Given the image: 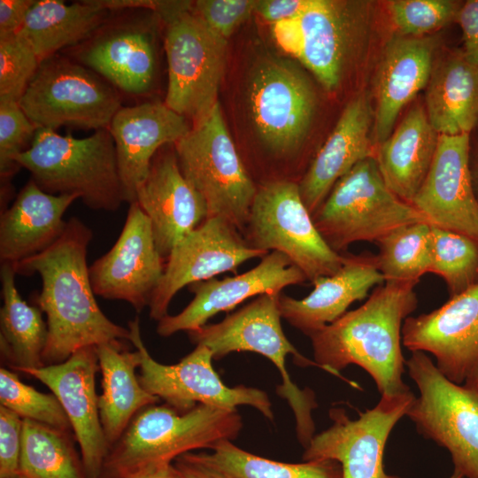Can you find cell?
<instances>
[{
  "instance_id": "cell-49",
  "label": "cell",
  "mask_w": 478,
  "mask_h": 478,
  "mask_svg": "<svg viewBox=\"0 0 478 478\" xmlns=\"http://www.w3.org/2000/svg\"><path fill=\"white\" fill-rule=\"evenodd\" d=\"M122 478H181L173 463H164Z\"/></svg>"
},
{
  "instance_id": "cell-35",
  "label": "cell",
  "mask_w": 478,
  "mask_h": 478,
  "mask_svg": "<svg viewBox=\"0 0 478 478\" xmlns=\"http://www.w3.org/2000/svg\"><path fill=\"white\" fill-rule=\"evenodd\" d=\"M211 450V453L192 451V454L230 478H343L342 466L335 460L278 462L243 451L230 440L220 441Z\"/></svg>"
},
{
  "instance_id": "cell-30",
  "label": "cell",
  "mask_w": 478,
  "mask_h": 478,
  "mask_svg": "<svg viewBox=\"0 0 478 478\" xmlns=\"http://www.w3.org/2000/svg\"><path fill=\"white\" fill-rule=\"evenodd\" d=\"M425 100L428 120L439 135H471L478 126V66L461 48L433 68Z\"/></svg>"
},
{
  "instance_id": "cell-26",
  "label": "cell",
  "mask_w": 478,
  "mask_h": 478,
  "mask_svg": "<svg viewBox=\"0 0 478 478\" xmlns=\"http://www.w3.org/2000/svg\"><path fill=\"white\" fill-rule=\"evenodd\" d=\"M385 282L376 267L374 255L345 253L342 268L329 276L316 279L312 291L302 299L281 294V317L306 335L328 325L369 290Z\"/></svg>"
},
{
  "instance_id": "cell-41",
  "label": "cell",
  "mask_w": 478,
  "mask_h": 478,
  "mask_svg": "<svg viewBox=\"0 0 478 478\" xmlns=\"http://www.w3.org/2000/svg\"><path fill=\"white\" fill-rule=\"evenodd\" d=\"M41 62L18 35L0 39V101L19 102Z\"/></svg>"
},
{
  "instance_id": "cell-32",
  "label": "cell",
  "mask_w": 478,
  "mask_h": 478,
  "mask_svg": "<svg viewBox=\"0 0 478 478\" xmlns=\"http://www.w3.org/2000/svg\"><path fill=\"white\" fill-rule=\"evenodd\" d=\"M108 12L97 0L71 4L58 0L35 1L17 35L42 62L58 50L92 37L101 28Z\"/></svg>"
},
{
  "instance_id": "cell-14",
  "label": "cell",
  "mask_w": 478,
  "mask_h": 478,
  "mask_svg": "<svg viewBox=\"0 0 478 478\" xmlns=\"http://www.w3.org/2000/svg\"><path fill=\"white\" fill-rule=\"evenodd\" d=\"M412 391L382 394L377 405L351 420L345 409L331 408L333 424L312 437L305 461L331 459L340 463L343 478H401L384 470L383 453L391 430L406 415Z\"/></svg>"
},
{
  "instance_id": "cell-21",
  "label": "cell",
  "mask_w": 478,
  "mask_h": 478,
  "mask_svg": "<svg viewBox=\"0 0 478 478\" xmlns=\"http://www.w3.org/2000/svg\"><path fill=\"white\" fill-rule=\"evenodd\" d=\"M470 136L439 135L431 166L412 205L432 226L478 240V204L469 173Z\"/></svg>"
},
{
  "instance_id": "cell-2",
  "label": "cell",
  "mask_w": 478,
  "mask_h": 478,
  "mask_svg": "<svg viewBox=\"0 0 478 478\" xmlns=\"http://www.w3.org/2000/svg\"><path fill=\"white\" fill-rule=\"evenodd\" d=\"M416 284L385 281L362 305L308 335L314 361L344 381L341 370L350 365L362 367L381 395L412 391L402 378L405 360L401 331L405 320L418 305Z\"/></svg>"
},
{
  "instance_id": "cell-33",
  "label": "cell",
  "mask_w": 478,
  "mask_h": 478,
  "mask_svg": "<svg viewBox=\"0 0 478 478\" xmlns=\"http://www.w3.org/2000/svg\"><path fill=\"white\" fill-rule=\"evenodd\" d=\"M15 275L12 265L1 264L0 351L5 365L21 372L44 366L42 353L48 328L42 310L27 304L19 295Z\"/></svg>"
},
{
  "instance_id": "cell-48",
  "label": "cell",
  "mask_w": 478,
  "mask_h": 478,
  "mask_svg": "<svg viewBox=\"0 0 478 478\" xmlns=\"http://www.w3.org/2000/svg\"><path fill=\"white\" fill-rule=\"evenodd\" d=\"M173 464L181 478H230L197 460L192 451L181 455Z\"/></svg>"
},
{
  "instance_id": "cell-28",
  "label": "cell",
  "mask_w": 478,
  "mask_h": 478,
  "mask_svg": "<svg viewBox=\"0 0 478 478\" xmlns=\"http://www.w3.org/2000/svg\"><path fill=\"white\" fill-rule=\"evenodd\" d=\"M78 197L51 195L31 179L1 212L0 261L14 265L52 245L66 225L65 212Z\"/></svg>"
},
{
  "instance_id": "cell-37",
  "label": "cell",
  "mask_w": 478,
  "mask_h": 478,
  "mask_svg": "<svg viewBox=\"0 0 478 478\" xmlns=\"http://www.w3.org/2000/svg\"><path fill=\"white\" fill-rule=\"evenodd\" d=\"M433 261L430 273L445 281L450 297L478 283V240L432 226Z\"/></svg>"
},
{
  "instance_id": "cell-6",
  "label": "cell",
  "mask_w": 478,
  "mask_h": 478,
  "mask_svg": "<svg viewBox=\"0 0 478 478\" xmlns=\"http://www.w3.org/2000/svg\"><path fill=\"white\" fill-rule=\"evenodd\" d=\"M312 218L327 244L339 254L356 242L376 243L399 227L429 223L389 189L375 157L359 161L340 178Z\"/></svg>"
},
{
  "instance_id": "cell-20",
  "label": "cell",
  "mask_w": 478,
  "mask_h": 478,
  "mask_svg": "<svg viewBox=\"0 0 478 478\" xmlns=\"http://www.w3.org/2000/svg\"><path fill=\"white\" fill-rule=\"evenodd\" d=\"M251 270L222 280L212 278L190 284L191 302L178 314L158 320L157 333L168 337L180 331H193L206 325L220 312L233 310L250 297L281 293L290 285L307 281L303 272L281 252L271 251Z\"/></svg>"
},
{
  "instance_id": "cell-23",
  "label": "cell",
  "mask_w": 478,
  "mask_h": 478,
  "mask_svg": "<svg viewBox=\"0 0 478 478\" xmlns=\"http://www.w3.org/2000/svg\"><path fill=\"white\" fill-rule=\"evenodd\" d=\"M189 120L165 103L145 102L121 107L109 126L112 136L125 202H135L155 154L174 144L191 129Z\"/></svg>"
},
{
  "instance_id": "cell-36",
  "label": "cell",
  "mask_w": 478,
  "mask_h": 478,
  "mask_svg": "<svg viewBox=\"0 0 478 478\" xmlns=\"http://www.w3.org/2000/svg\"><path fill=\"white\" fill-rule=\"evenodd\" d=\"M377 269L385 281L414 282L430 273L433 261L431 224L418 222L399 227L376 243Z\"/></svg>"
},
{
  "instance_id": "cell-12",
  "label": "cell",
  "mask_w": 478,
  "mask_h": 478,
  "mask_svg": "<svg viewBox=\"0 0 478 478\" xmlns=\"http://www.w3.org/2000/svg\"><path fill=\"white\" fill-rule=\"evenodd\" d=\"M129 341L140 354L139 382L152 396L180 412L197 405L236 409L245 405L256 408L269 420L274 419L271 402L266 392L255 388L226 386L212 367L213 356L198 344L174 365L156 361L144 345L139 317L128 322Z\"/></svg>"
},
{
  "instance_id": "cell-7",
  "label": "cell",
  "mask_w": 478,
  "mask_h": 478,
  "mask_svg": "<svg viewBox=\"0 0 478 478\" xmlns=\"http://www.w3.org/2000/svg\"><path fill=\"white\" fill-rule=\"evenodd\" d=\"M173 147L183 176L206 204L208 218H222L242 234L258 185L229 135L219 102Z\"/></svg>"
},
{
  "instance_id": "cell-51",
  "label": "cell",
  "mask_w": 478,
  "mask_h": 478,
  "mask_svg": "<svg viewBox=\"0 0 478 478\" xmlns=\"http://www.w3.org/2000/svg\"><path fill=\"white\" fill-rule=\"evenodd\" d=\"M449 478H464V476L456 470H453L451 475Z\"/></svg>"
},
{
  "instance_id": "cell-13",
  "label": "cell",
  "mask_w": 478,
  "mask_h": 478,
  "mask_svg": "<svg viewBox=\"0 0 478 478\" xmlns=\"http://www.w3.org/2000/svg\"><path fill=\"white\" fill-rule=\"evenodd\" d=\"M251 116L261 142L278 158L295 156L309 132L316 94L308 77L293 63L261 60L248 85Z\"/></svg>"
},
{
  "instance_id": "cell-27",
  "label": "cell",
  "mask_w": 478,
  "mask_h": 478,
  "mask_svg": "<svg viewBox=\"0 0 478 478\" xmlns=\"http://www.w3.org/2000/svg\"><path fill=\"white\" fill-rule=\"evenodd\" d=\"M436 42L428 36L399 35L387 45L377 72L373 130L381 144L394 130L405 106L427 87Z\"/></svg>"
},
{
  "instance_id": "cell-44",
  "label": "cell",
  "mask_w": 478,
  "mask_h": 478,
  "mask_svg": "<svg viewBox=\"0 0 478 478\" xmlns=\"http://www.w3.org/2000/svg\"><path fill=\"white\" fill-rule=\"evenodd\" d=\"M462 34L461 50L478 66V0L463 2L457 16Z\"/></svg>"
},
{
  "instance_id": "cell-50",
  "label": "cell",
  "mask_w": 478,
  "mask_h": 478,
  "mask_svg": "<svg viewBox=\"0 0 478 478\" xmlns=\"http://www.w3.org/2000/svg\"><path fill=\"white\" fill-rule=\"evenodd\" d=\"M469 173L472 189L478 204V137L475 142L473 143L470 136Z\"/></svg>"
},
{
  "instance_id": "cell-4",
  "label": "cell",
  "mask_w": 478,
  "mask_h": 478,
  "mask_svg": "<svg viewBox=\"0 0 478 478\" xmlns=\"http://www.w3.org/2000/svg\"><path fill=\"white\" fill-rule=\"evenodd\" d=\"M16 162L43 191L76 196L92 210L116 212L125 202L109 128L85 138L37 128Z\"/></svg>"
},
{
  "instance_id": "cell-19",
  "label": "cell",
  "mask_w": 478,
  "mask_h": 478,
  "mask_svg": "<svg viewBox=\"0 0 478 478\" xmlns=\"http://www.w3.org/2000/svg\"><path fill=\"white\" fill-rule=\"evenodd\" d=\"M298 19L300 48L296 58L325 89L333 91L367 35V3L315 0Z\"/></svg>"
},
{
  "instance_id": "cell-22",
  "label": "cell",
  "mask_w": 478,
  "mask_h": 478,
  "mask_svg": "<svg viewBox=\"0 0 478 478\" xmlns=\"http://www.w3.org/2000/svg\"><path fill=\"white\" fill-rule=\"evenodd\" d=\"M155 154L135 203L150 220L160 256L167 259L173 249L208 218L206 204L183 176L175 150Z\"/></svg>"
},
{
  "instance_id": "cell-17",
  "label": "cell",
  "mask_w": 478,
  "mask_h": 478,
  "mask_svg": "<svg viewBox=\"0 0 478 478\" xmlns=\"http://www.w3.org/2000/svg\"><path fill=\"white\" fill-rule=\"evenodd\" d=\"M164 261L150 220L134 202L112 249L89 267L92 289L98 297L125 301L141 312L163 276Z\"/></svg>"
},
{
  "instance_id": "cell-38",
  "label": "cell",
  "mask_w": 478,
  "mask_h": 478,
  "mask_svg": "<svg viewBox=\"0 0 478 478\" xmlns=\"http://www.w3.org/2000/svg\"><path fill=\"white\" fill-rule=\"evenodd\" d=\"M0 405L12 410L23 420L73 432L69 420L54 394L36 390L4 366L0 368Z\"/></svg>"
},
{
  "instance_id": "cell-18",
  "label": "cell",
  "mask_w": 478,
  "mask_h": 478,
  "mask_svg": "<svg viewBox=\"0 0 478 478\" xmlns=\"http://www.w3.org/2000/svg\"><path fill=\"white\" fill-rule=\"evenodd\" d=\"M98 370L96 346H90L75 351L62 363L19 372L40 381L59 400L79 444L88 478H100L109 451L96 391Z\"/></svg>"
},
{
  "instance_id": "cell-34",
  "label": "cell",
  "mask_w": 478,
  "mask_h": 478,
  "mask_svg": "<svg viewBox=\"0 0 478 478\" xmlns=\"http://www.w3.org/2000/svg\"><path fill=\"white\" fill-rule=\"evenodd\" d=\"M73 435L23 420L19 478H88Z\"/></svg>"
},
{
  "instance_id": "cell-1",
  "label": "cell",
  "mask_w": 478,
  "mask_h": 478,
  "mask_svg": "<svg viewBox=\"0 0 478 478\" xmlns=\"http://www.w3.org/2000/svg\"><path fill=\"white\" fill-rule=\"evenodd\" d=\"M92 236L87 225L71 217L52 245L12 265L16 274L42 278L35 303L47 317L44 366L62 363L85 347L129 340L128 328L112 321L96 301L87 265Z\"/></svg>"
},
{
  "instance_id": "cell-16",
  "label": "cell",
  "mask_w": 478,
  "mask_h": 478,
  "mask_svg": "<svg viewBox=\"0 0 478 478\" xmlns=\"http://www.w3.org/2000/svg\"><path fill=\"white\" fill-rule=\"evenodd\" d=\"M268 253L251 248L227 220L207 218L171 251L163 276L150 297V317L158 321L167 315L171 300L185 286L225 272L235 273L243 263L262 258Z\"/></svg>"
},
{
  "instance_id": "cell-24",
  "label": "cell",
  "mask_w": 478,
  "mask_h": 478,
  "mask_svg": "<svg viewBox=\"0 0 478 478\" xmlns=\"http://www.w3.org/2000/svg\"><path fill=\"white\" fill-rule=\"evenodd\" d=\"M78 62L115 89L141 96L153 87L157 73L155 35L139 21L95 34L77 51Z\"/></svg>"
},
{
  "instance_id": "cell-25",
  "label": "cell",
  "mask_w": 478,
  "mask_h": 478,
  "mask_svg": "<svg viewBox=\"0 0 478 478\" xmlns=\"http://www.w3.org/2000/svg\"><path fill=\"white\" fill-rule=\"evenodd\" d=\"M373 125L374 112L367 96L352 98L298 182L301 198L312 215L340 178L359 161L375 156L370 139Z\"/></svg>"
},
{
  "instance_id": "cell-43",
  "label": "cell",
  "mask_w": 478,
  "mask_h": 478,
  "mask_svg": "<svg viewBox=\"0 0 478 478\" xmlns=\"http://www.w3.org/2000/svg\"><path fill=\"white\" fill-rule=\"evenodd\" d=\"M23 419L0 405V478H19Z\"/></svg>"
},
{
  "instance_id": "cell-42",
  "label": "cell",
  "mask_w": 478,
  "mask_h": 478,
  "mask_svg": "<svg viewBox=\"0 0 478 478\" xmlns=\"http://www.w3.org/2000/svg\"><path fill=\"white\" fill-rule=\"evenodd\" d=\"M254 0H198L193 8L216 34L227 40L254 12Z\"/></svg>"
},
{
  "instance_id": "cell-29",
  "label": "cell",
  "mask_w": 478,
  "mask_h": 478,
  "mask_svg": "<svg viewBox=\"0 0 478 478\" xmlns=\"http://www.w3.org/2000/svg\"><path fill=\"white\" fill-rule=\"evenodd\" d=\"M439 139L422 105L413 106L375 150L382 176L401 200L412 204L431 166Z\"/></svg>"
},
{
  "instance_id": "cell-39",
  "label": "cell",
  "mask_w": 478,
  "mask_h": 478,
  "mask_svg": "<svg viewBox=\"0 0 478 478\" xmlns=\"http://www.w3.org/2000/svg\"><path fill=\"white\" fill-rule=\"evenodd\" d=\"M36 130L19 102L0 101L1 212L7 209L12 195L10 181L20 168L16 158L31 145Z\"/></svg>"
},
{
  "instance_id": "cell-10",
  "label": "cell",
  "mask_w": 478,
  "mask_h": 478,
  "mask_svg": "<svg viewBox=\"0 0 478 478\" xmlns=\"http://www.w3.org/2000/svg\"><path fill=\"white\" fill-rule=\"evenodd\" d=\"M419 389L406 415L424 438L446 449L454 469L464 478H478V389L448 380L423 351L405 360Z\"/></svg>"
},
{
  "instance_id": "cell-8",
  "label": "cell",
  "mask_w": 478,
  "mask_h": 478,
  "mask_svg": "<svg viewBox=\"0 0 478 478\" xmlns=\"http://www.w3.org/2000/svg\"><path fill=\"white\" fill-rule=\"evenodd\" d=\"M193 3L183 1L160 19L166 25L168 72L165 104L195 124L218 103L226 66L227 40L203 21Z\"/></svg>"
},
{
  "instance_id": "cell-5",
  "label": "cell",
  "mask_w": 478,
  "mask_h": 478,
  "mask_svg": "<svg viewBox=\"0 0 478 478\" xmlns=\"http://www.w3.org/2000/svg\"><path fill=\"white\" fill-rule=\"evenodd\" d=\"M281 294L258 296L220 322L206 324L188 332V335L196 345L206 346L215 359L235 351L257 352L269 358L281 375L282 383L277 387V393L288 401L294 412L297 438L307 443L314 436L312 413L318 405L311 389H300L292 382L286 368V357L291 354L300 366H320L303 356L287 339L281 324Z\"/></svg>"
},
{
  "instance_id": "cell-40",
  "label": "cell",
  "mask_w": 478,
  "mask_h": 478,
  "mask_svg": "<svg viewBox=\"0 0 478 478\" xmlns=\"http://www.w3.org/2000/svg\"><path fill=\"white\" fill-rule=\"evenodd\" d=\"M462 4L454 0H392L387 3V11L401 36L421 37L456 22Z\"/></svg>"
},
{
  "instance_id": "cell-11",
  "label": "cell",
  "mask_w": 478,
  "mask_h": 478,
  "mask_svg": "<svg viewBox=\"0 0 478 478\" xmlns=\"http://www.w3.org/2000/svg\"><path fill=\"white\" fill-rule=\"evenodd\" d=\"M37 128H108L122 107L117 89L80 63L58 56L41 62L19 102Z\"/></svg>"
},
{
  "instance_id": "cell-15",
  "label": "cell",
  "mask_w": 478,
  "mask_h": 478,
  "mask_svg": "<svg viewBox=\"0 0 478 478\" xmlns=\"http://www.w3.org/2000/svg\"><path fill=\"white\" fill-rule=\"evenodd\" d=\"M401 335L412 352L431 353L448 380L478 389V283L430 312L407 317Z\"/></svg>"
},
{
  "instance_id": "cell-46",
  "label": "cell",
  "mask_w": 478,
  "mask_h": 478,
  "mask_svg": "<svg viewBox=\"0 0 478 478\" xmlns=\"http://www.w3.org/2000/svg\"><path fill=\"white\" fill-rule=\"evenodd\" d=\"M35 0L0 1V39L17 35Z\"/></svg>"
},
{
  "instance_id": "cell-47",
  "label": "cell",
  "mask_w": 478,
  "mask_h": 478,
  "mask_svg": "<svg viewBox=\"0 0 478 478\" xmlns=\"http://www.w3.org/2000/svg\"><path fill=\"white\" fill-rule=\"evenodd\" d=\"M273 35L278 45L297 58L300 48V25L298 18L273 24Z\"/></svg>"
},
{
  "instance_id": "cell-3",
  "label": "cell",
  "mask_w": 478,
  "mask_h": 478,
  "mask_svg": "<svg viewBox=\"0 0 478 478\" xmlns=\"http://www.w3.org/2000/svg\"><path fill=\"white\" fill-rule=\"evenodd\" d=\"M242 427L236 409L197 405L180 412L167 404L148 405L109 449L100 478H122L172 463L182 454L235 439Z\"/></svg>"
},
{
  "instance_id": "cell-31",
  "label": "cell",
  "mask_w": 478,
  "mask_h": 478,
  "mask_svg": "<svg viewBox=\"0 0 478 478\" xmlns=\"http://www.w3.org/2000/svg\"><path fill=\"white\" fill-rule=\"evenodd\" d=\"M96 354L102 374L98 408L110 449L136 413L157 404L159 398L146 391L139 382L135 369L140 366V354L136 350L129 351L122 341H114L96 346Z\"/></svg>"
},
{
  "instance_id": "cell-45",
  "label": "cell",
  "mask_w": 478,
  "mask_h": 478,
  "mask_svg": "<svg viewBox=\"0 0 478 478\" xmlns=\"http://www.w3.org/2000/svg\"><path fill=\"white\" fill-rule=\"evenodd\" d=\"M315 0H258L254 12L265 20L274 24L302 16Z\"/></svg>"
},
{
  "instance_id": "cell-9",
  "label": "cell",
  "mask_w": 478,
  "mask_h": 478,
  "mask_svg": "<svg viewBox=\"0 0 478 478\" xmlns=\"http://www.w3.org/2000/svg\"><path fill=\"white\" fill-rule=\"evenodd\" d=\"M242 235L252 249L286 255L311 283L335 274L345 261V253L333 251L317 230L294 181L258 186Z\"/></svg>"
}]
</instances>
